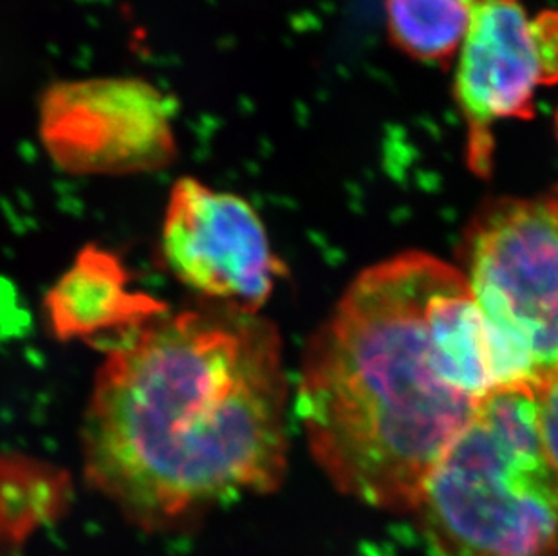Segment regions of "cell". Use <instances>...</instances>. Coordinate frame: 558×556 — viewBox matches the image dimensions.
I'll list each match as a JSON object with an SVG mask.
<instances>
[{
	"instance_id": "cell-2",
	"label": "cell",
	"mask_w": 558,
	"mask_h": 556,
	"mask_svg": "<svg viewBox=\"0 0 558 556\" xmlns=\"http://www.w3.org/2000/svg\"><path fill=\"white\" fill-rule=\"evenodd\" d=\"M288 379L275 327L232 311L159 316L112 343L84 414L90 488L148 531L284 481Z\"/></svg>"
},
{
	"instance_id": "cell-10",
	"label": "cell",
	"mask_w": 558,
	"mask_h": 556,
	"mask_svg": "<svg viewBox=\"0 0 558 556\" xmlns=\"http://www.w3.org/2000/svg\"><path fill=\"white\" fill-rule=\"evenodd\" d=\"M535 394L544 448L558 473V374L538 384Z\"/></svg>"
},
{
	"instance_id": "cell-8",
	"label": "cell",
	"mask_w": 558,
	"mask_h": 556,
	"mask_svg": "<svg viewBox=\"0 0 558 556\" xmlns=\"http://www.w3.org/2000/svg\"><path fill=\"white\" fill-rule=\"evenodd\" d=\"M54 338L89 341L117 338L167 315V304L132 288L122 261L104 247L87 246L44 300Z\"/></svg>"
},
{
	"instance_id": "cell-7",
	"label": "cell",
	"mask_w": 558,
	"mask_h": 556,
	"mask_svg": "<svg viewBox=\"0 0 558 556\" xmlns=\"http://www.w3.org/2000/svg\"><path fill=\"white\" fill-rule=\"evenodd\" d=\"M161 255L186 288L238 315H257L286 274L248 201L190 176L170 189Z\"/></svg>"
},
{
	"instance_id": "cell-11",
	"label": "cell",
	"mask_w": 558,
	"mask_h": 556,
	"mask_svg": "<svg viewBox=\"0 0 558 556\" xmlns=\"http://www.w3.org/2000/svg\"><path fill=\"white\" fill-rule=\"evenodd\" d=\"M554 126H555V136H557V142H558V109H557V111H555Z\"/></svg>"
},
{
	"instance_id": "cell-4",
	"label": "cell",
	"mask_w": 558,
	"mask_h": 556,
	"mask_svg": "<svg viewBox=\"0 0 558 556\" xmlns=\"http://www.w3.org/2000/svg\"><path fill=\"white\" fill-rule=\"evenodd\" d=\"M463 275L517 384L558 374V184L496 197L464 231Z\"/></svg>"
},
{
	"instance_id": "cell-1",
	"label": "cell",
	"mask_w": 558,
	"mask_h": 556,
	"mask_svg": "<svg viewBox=\"0 0 558 556\" xmlns=\"http://www.w3.org/2000/svg\"><path fill=\"white\" fill-rule=\"evenodd\" d=\"M513 387L463 271L422 252L349 286L302 362L296 410L342 494L411 511L492 392Z\"/></svg>"
},
{
	"instance_id": "cell-5",
	"label": "cell",
	"mask_w": 558,
	"mask_h": 556,
	"mask_svg": "<svg viewBox=\"0 0 558 556\" xmlns=\"http://www.w3.org/2000/svg\"><path fill=\"white\" fill-rule=\"evenodd\" d=\"M178 101L140 76L59 80L38 100V137L71 176L161 172L180 156Z\"/></svg>"
},
{
	"instance_id": "cell-6",
	"label": "cell",
	"mask_w": 558,
	"mask_h": 556,
	"mask_svg": "<svg viewBox=\"0 0 558 556\" xmlns=\"http://www.w3.org/2000/svg\"><path fill=\"white\" fill-rule=\"evenodd\" d=\"M558 84V10L524 0H472L452 95L466 131V165L490 178L499 121L533 120L537 93Z\"/></svg>"
},
{
	"instance_id": "cell-3",
	"label": "cell",
	"mask_w": 558,
	"mask_h": 556,
	"mask_svg": "<svg viewBox=\"0 0 558 556\" xmlns=\"http://www.w3.org/2000/svg\"><path fill=\"white\" fill-rule=\"evenodd\" d=\"M409 513L436 556H558V473L533 385L483 401Z\"/></svg>"
},
{
	"instance_id": "cell-9",
	"label": "cell",
	"mask_w": 558,
	"mask_h": 556,
	"mask_svg": "<svg viewBox=\"0 0 558 556\" xmlns=\"http://www.w3.org/2000/svg\"><path fill=\"white\" fill-rule=\"evenodd\" d=\"M472 0H385L387 37L416 62L448 65L458 58Z\"/></svg>"
}]
</instances>
